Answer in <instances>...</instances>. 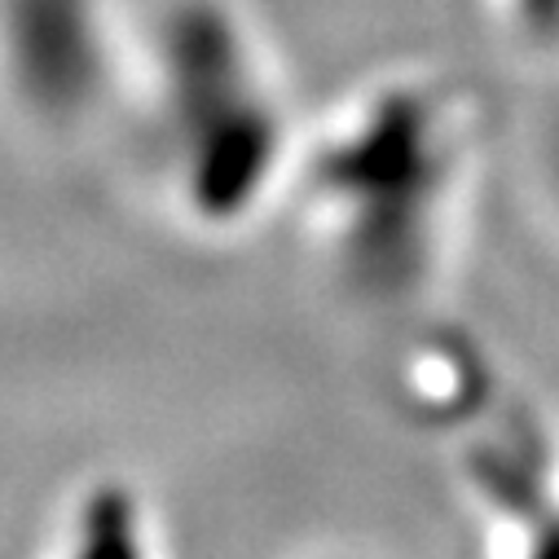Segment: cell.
<instances>
[{"label": "cell", "instance_id": "cell-3", "mask_svg": "<svg viewBox=\"0 0 559 559\" xmlns=\"http://www.w3.org/2000/svg\"><path fill=\"white\" fill-rule=\"evenodd\" d=\"M498 10L528 40H559V0H498Z\"/></svg>", "mask_w": 559, "mask_h": 559}, {"label": "cell", "instance_id": "cell-1", "mask_svg": "<svg viewBox=\"0 0 559 559\" xmlns=\"http://www.w3.org/2000/svg\"><path fill=\"white\" fill-rule=\"evenodd\" d=\"M472 106L441 80H392L300 142L292 203L366 296L424 292L454 238L472 173Z\"/></svg>", "mask_w": 559, "mask_h": 559}, {"label": "cell", "instance_id": "cell-2", "mask_svg": "<svg viewBox=\"0 0 559 559\" xmlns=\"http://www.w3.org/2000/svg\"><path fill=\"white\" fill-rule=\"evenodd\" d=\"M142 132L164 199L199 229L242 225L264 203L287 199L305 142L255 36L199 0L159 23Z\"/></svg>", "mask_w": 559, "mask_h": 559}]
</instances>
